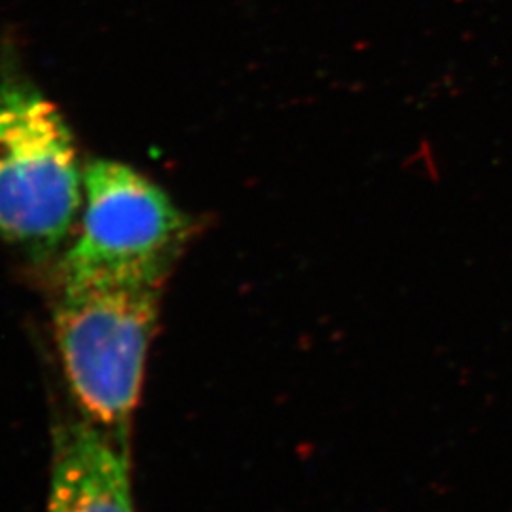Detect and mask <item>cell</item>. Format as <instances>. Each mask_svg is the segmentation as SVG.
Listing matches in <instances>:
<instances>
[{"mask_svg": "<svg viewBox=\"0 0 512 512\" xmlns=\"http://www.w3.org/2000/svg\"><path fill=\"white\" fill-rule=\"evenodd\" d=\"M84 207L73 133L25 76H0V238L44 260L71 236Z\"/></svg>", "mask_w": 512, "mask_h": 512, "instance_id": "obj_1", "label": "cell"}, {"mask_svg": "<svg viewBox=\"0 0 512 512\" xmlns=\"http://www.w3.org/2000/svg\"><path fill=\"white\" fill-rule=\"evenodd\" d=\"M160 285L61 283L55 342L84 416L128 442L148 346L158 321Z\"/></svg>", "mask_w": 512, "mask_h": 512, "instance_id": "obj_2", "label": "cell"}, {"mask_svg": "<svg viewBox=\"0 0 512 512\" xmlns=\"http://www.w3.org/2000/svg\"><path fill=\"white\" fill-rule=\"evenodd\" d=\"M190 236V220L160 186L129 165L84 169L80 230L61 262V283L164 285Z\"/></svg>", "mask_w": 512, "mask_h": 512, "instance_id": "obj_3", "label": "cell"}, {"mask_svg": "<svg viewBox=\"0 0 512 512\" xmlns=\"http://www.w3.org/2000/svg\"><path fill=\"white\" fill-rule=\"evenodd\" d=\"M48 512H135L128 442L88 418L59 425Z\"/></svg>", "mask_w": 512, "mask_h": 512, "instance_id": "obj_4", "label": "cell"}]
</instances>
